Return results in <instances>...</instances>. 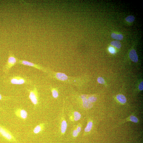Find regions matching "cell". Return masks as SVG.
I'll return each instance as SVG.
<instances>
[{"label": "cell", "mask_w": 143, "mask_h": 143, "mask_svg": "<svg viewBox=\"0 0 143 143\" xmlns=\"http://www.w3.org/2000/svg\"><path fill=\"white\" fill-rule=\"evenodd\" d=\"M18 59L15 57L12 51H10L7 61L3 66V71L6 75L8 74L10 70L16 64H18Z\"/></svg>", "instance_id": "cell-2"}, {"label": "cell", "mask_w": 143, "mask_h": 143, "mask_svg": "<svg viewBox=\"0 0 143 143\" xmlns=\"http://www.w3.org/2000/svg\"><path fill=\"white\" fill-rule=\"evenodd\" d=\"M18 64H22L24 65L30 66L37 69L43 71L47 72V70L41 66L34 63L23 60H20L18 59Z\"/></svg>", "instance_id": "cell-5"}, {"label": "cell", "mask_w": 143, "mask_h": 143, "mask_svg": "<svg viewBox=\"0 0 143 143\" xmlns=\"http://www.w3.org/2000/svg\"><path fill=\"white\" fill-rule=\"evenodd\" d=\"M111 36L113 39L118 40H121L123 39V36L121 34H116L112 33L111 35Z\"/></svg>", "instance_id": "cell-15"}, {"label": "cell", "mask_w": 143, "mask_h": 143, "mask_svg": "<svg viewBox=\"0 0 143 143\" xmlns=\"http://www.w3.org/2000/svg\"><path fill=\"white\" fill-rule=\"evenodd\" d=\"M93 122L92 121H89L85 129V132H86V133H87V132H90L92 130L93 126Z\"/></svg>", "instance_id": "cell-14"}, {"label": "cell", "mask_w": 143, "mask_h": 143, "mask_svg": "<svg viewBox=\"0 0 143 143\" xmlns=\"http://www.w3.org/2000/svg\"><path fill=\"white\" fill-rule=\"evenodd\" d=\"M128 121H130L135 123H137L138 122L139 120L136 117L133 115H132L124 120L123 122H122V123H124Z\"/></svg>", "instance_id": "cell-12"}, {"label": "cell", "mask_w": 143, "mask_h": 143, "mask_svg": "<svg viewBox=\"0 0 143 143\" xmlns=\"http://www.w3.org/2000/svg\"><path fill=\"white\" fill-rule=\"evenodd\" d=\"M11 98L10 97L3 96L0 94V100H8Z\"/></svg>", "instance_id": "cell-21"}, {"label": "cell", "mask_w": 143, "mask_h": 143, "mask_svg": "<svg viewBox=\"0 0 143 143\" xmlns=\"http://www.w3.org/2000/svg\"><path fill=\"white\" fill-rule=\"evenodd\" d=\"M79 134L78 132L76 130V129L73 130L72 133L73 137H77L78 135Z\"/></svg>", "instance_id": "cell-23"}, {"label": "cell", "mask_w": 143, "mask_h": 143, "mask_svg": "<svg viewBox=\"0 0 143 143\" xmlns=\"http://www.w3.org/2000/svg\"><path fill=\"white\" fill-rule=\"evenodd\" d=\"M109 52L111 53L112 54H114L115 53V49L113 47H110L109 48Z\"/></svg>", "instance_id": "cell-24"}, {"label": "cell", "mask_w": 143, "mask_h": 143, "mask_svg": "<svg viewBox=\"0 0 143 143\" xmlns=\"http://www.w3.org/2000/svg\"><path fill=\"white\" fill-rule=\"evenodd\" d=\"M15 113L17 117L23 120H25L27 118L28 113L24 109L18 108L15 111Z\"/></svg>", "instance_id": "cell-6"}, {"label": "cell", "mask_w": 143, "mask_h": 143, "mask_svg": "<svg viewBox=\"0 0 143 143\" xmlns=\"http://www.w3.org/2000/svg\"><path fill=\"white\" fill-rule=\"evenodd\" d=\"M97 81L100 83L104 84L105 83L104 79L102 77H99L97 79Z\"/></svg>", "instance_id": "cell-22"}, {"label": "cell", "mask_w": 143, "mask_h": 143, "mask_svg": "<svg viewBox=\"0 0 143 143\" xmlns=\"http://www.w3.org/2000/svg\"><path fill=\"white\" fill-rule=\"evenodd\" d=\"M88 99L89 101L92 103L96 102L97 99L96 97L93 96L89 97Z\"/></svg>", "instance_id": "cell-20"}, {"label": "cell", "mask_w": 143, "mask_h": 143, "mask_svg": "<svg viewBox=\"0 0 143 143\" xmlns=\"http://www.w3.org/2000/svg\"><path fill=\"white\" fill-rule=\"evenodd\" d=\"M76 129L78 132V133H79L80 132H81V127L80 126H78L77 127Z\"/></svg>", "instance_id": "cell-26"}, {"label": "cell", "mask_w": 143, "mask_h": 143, "mask_svg": "<svg viewBox=\"0 0 143 143\" xmlns=\"http://www.w3.org/2000/svg\"><path fill=\"white\" fill-rule=\"evenodd\" d=\"M135 18L133 16H128L125 18V20L128 22L131 23L134 21Z\"/></svg>", "instance_id": "cell-18"}, {"label": "cell", "mask_w": 143, "mask_h": 143, "mask_svg": "<svg viewBox=\"0 0 143 143\" xmlns=\"http://www.w3.org/2000/svg\"><path fill=\"white\" fill-rule=\"evenodd\" d=\"M111 44L112 46L116 47L118 49L120 48L121 47V44L120 42L118 41H113L111 42Z\"/></svg>", "instance_id": "cell-17"}, {"label": "cell", "mask_w": 143, "mask_h": 143, "mask_svg": "<svg viewBox=\"0 0 143 143\" xmlns=\"http://www.w3.org/2000/svg\"><path fill=\"white\" fill-rule=\"evenodd\" d=\"M81 98L83 102V106L86 109H90L93 106V104L90 103L86 95H83L81 96Z\"/></svg>", "instance_id": "cell-7"}, {"label": "cell", "mask_w": 143, "mask_h": 143, "mask_svg": "<svg viewBox=\"0 0 143 143\" xmlns=\"http://www.w3.org/2000/svg\"><path fill=\"white\" fill-rule=\"evenodd\" d=\"M52 96L54 98H56L58 96V93L56 90H52Z\"/></svg>", "instance_id": "cell-19"}, {"label": "cell", "mask_w": 143, "mask_h": 143, "mask_svg": "<svg viewBox=\"0 0 143 143\" xmlns=\"http://www.w3.org/2000/svg\"><path fill=\"white\" fill-rule=\"evenodd\" d=\"M0 134L8 141L16 142V139L12 134L4 127L0 125Z\"/></svg>", "instance_id": "cell-4"}, {"label": "cell", "mask_w": 143, "mask_h": 143, "mask_svg": "<svg viewBox=\"0 0 143 143\" xmlns=\"http://www.w3.org/2000/svg\"><path fill=\"white\" fill-rule=\"evenodd\" d=\"M73 117L74 120L75 121H77L80 119L81 117V115L78 111H75L73 113Z\"/></svg>", "instance_id": "cell-16"}, {"label": "cell", "mask_w": 143, "mask_h": 143, "mask_svg": "<svg viewBox=\"0 0 143 143\" xmlns=\"http://www.w3.org/2000/svg\"><path fill=\"white\" fill-rule=\"evenodd\" d=\"M129 57L131 60L135 63L138 61V57L136 52L134 49L132 50L130 52Z\"/></svg>", "instance_id": "cell-8"}, {"label": "cell", "mask_w": 143, "mask_h": 143, "mask_svg": "<svg viewBox=\"0 0 143 143\" xmlns=\"http://www.w3.org/2000/svg\"><path fill=\"white\" fill-rule=\"evenodd\" d=\"M27 90L29 93L30 99L34 107H36L39 104L38 92L36 87L34 86L33 89H27Z\"/></svg>", "instance_id": "cell-3"}, {"label": "cell", "mask_w": 143, "mask_h": 143, "mask_svg": "<svg viewBox=\"0 0 143 143\" xmlns=\"http://www.w3.org/2000/svg\"><path fill=\"white\" fill-rule=\"evenodd\" d=\"M44 127V124H41L38 125L34 128L33 130V133L35 134L39 133L43 130Z\"/></svg>", "instance_id": "cell-9"}, {"label": "cell", "mask_w": 143, "mask_h": 143, "mask_svg": "<svg viewBox=\"0 0 143 143\" xmlns=\"http://www.w3.org/2000/svg\"><path fill=\"white\" fill-rule=\"evenodd\" d=\"M7 82L13 85H32V81L26 76L20 75L10 76L6 80Z\"/></svg>", "instance_id": "cell-1"}, {"label": "cell", "mask_w": 143, "mask_h": 143, "mask_svg": "<svg viewBox=\"0 0 143 143\" xmlns=\"http://www.w3.org/2000/svg\"><path fill=\"white\" fill-rule=\"evenodd\" d=\"M116 98L118 100L120 103L124 104L127 102V99L125 97L122 95H118L116 96Z\"/></svg>", "instance_id": "cell-13"}, {"label": "cell", "mask_w": 143, "mask_h": 143, "mask_svg": "<svg viewBox=\"0 0 143 143\" xmlns=\"http://www.w3.org/2000/svg\"><path fill=\"white\" fill-rule=\"evenodd\" d=\"M56 77L59 80L62 81L66 80L68 79L67 76L64 73H57L55 75Z\"/></svg>", "instance_id": "cell-11"}, {"label": "cell", "mask_w": 143, "mask_h": 143, "mask_svg": "<svg viewBox=\"0 0 143 143\" xmlns=\"http://www.w3.org/2000/svg\"><path fill=\"white\" fill-rule=\"evenodd\" d=\"M143 82H142L139 84V90L142 91L143 90Z\"/></svg>", "instance_id": "cell-25"}, {"label": "cell", "mask_w": 143, "mask_h": 143, "mask_svg": "<svg viewBox=\"0 0 143 143\" xmlns=\"http://www.w3.org/2000/svg\"><path fill=\"white\" fill-rule=\"evenodd\" d=\"M67 124L64 118L63 119L61 123V131L62 134H64L67 130Z\"/></svg>", "instance_id": "cell-10"}]
</instances>
